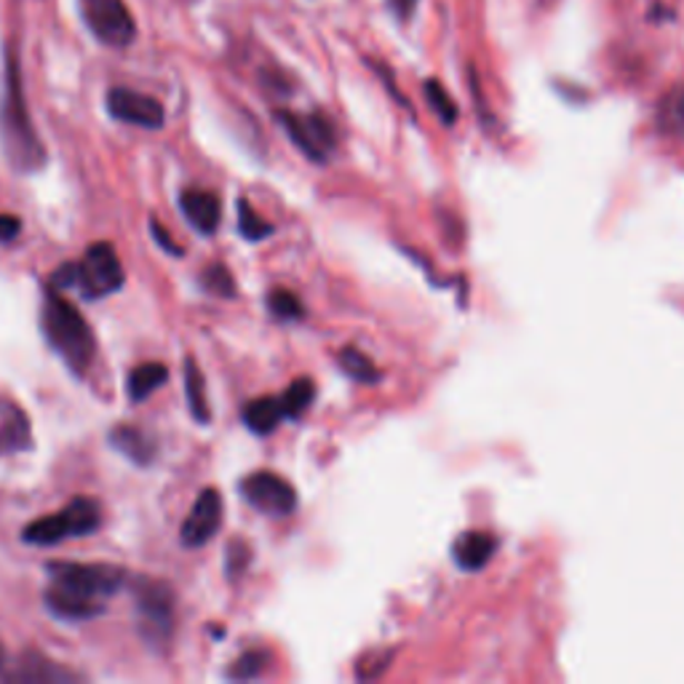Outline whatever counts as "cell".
Here are the masks:
<instances>
[{
  "instance_id": "1",
  "label": "cell",
  "mask_w": 684,
  "mask_h": 684,
  "mask_svg": "<svg viewBox=\"0 0 684 684\" xmlns=\"http://www.w3.org/2000/svg\"><path fill=\"white\" fill-rule=\"evenodd\" d=\"M41 327L46 340L57 350V356L62 358L76 375H86L97 356L95 331L86 324L81 310L62 295V289L51 287V284L46 287Z\"/></svg>"
},
{
  "instance_id": "2",
  "label": "cell",
  "mask_w": 684,
  "mask_h": 684,
  "mask_svg": "<svg viewBox=\"0 0 684 684\" xmlns=\"http://www.w3.org/2000/svg\"><path fill=\"white\" fill-rule=\"evenodd\" d=\"M0 135L9 161L19 171H36L46 163L43 142L36 135V126L30 121L28 102H24L22 76H19L17 59L9 54V70H6V99L3 116H0Z\"/></svg>"
},
{
  "instance_id": "3",
  "label": "cell",
  "mask_w": 684,
  "mask_h": 684,
  "mask_svg": "<svg viewBox=\"0 0 684 684\" xmlns=\"http://www.w3.org/2000/svg\"><path fill=\"white\" fill-rule=\"evenodd\" d=\"M99 524H102L99 503L91 500V497H76L59 514L28 524L22 529V541L30 543V546H57V543L70 541V537H86L97 533Z\"/></svg>"
},
{
  "instance_id": "4",
  "label": "cell",
  "mask_w": 684,
  "mask_h": 684,
  "mask_svg": "<svg viewBox=\"0 0 684 684\" xmlns=\"http://www.w3.org/2000/svg\"><path fill=\"white\" fill-rule=\"evenodd\" d=\"M135 599L139 631L150 647L163 650L175 636V594L161 581L152 577H139L135 581Z\"/></svg>"
},
{
  "instance_id": "5",
  "label": "cell",
  "mask_w": 684,
  "mask_h": 684,
  "mask_svg": "<svg viewBox=\"0 0 684 684\" xmlns=\"http://www.w3.org/2000/svg\"><path fill=\"white\" fill-rule=\"evenodd\" d=\"M49 575L54 586H62L72 591V594L89 596V599L105 602L108 596L118 594L129 575L121 567H112V564H68V562H54L49 564Z\"/></svg>"
},
{
  "instance_id": "6",
  "label": "cell",
  "mask_w": 684,
  "mask_h": 684,
  "mask_svg": "<svg viewBox=\"0 0 684 684\" xmlns=\"http://www.w3.org/2000/svg\"><path fill=\"white\" fill-rule=\"evenodd\" d=\"M123 265L110 244H95L76 265V289L86 300H99L123 287Z\"/></svg>"
},
{
  "instance_id": "7",
  "label": "cell",
  "mask_w": 684,
  "mask_h": 684,
  "mask_svg": "<svg viewBox=\"0 0 684 684\" xmlns=\"http://www.w3.org/2000/svg\"><path fill=\"white\" fill-rule=\"evenodd\" d=\"M78 3H81L83 22L95 32L97 41L112 49H126L135 43L137 22L123 0H78Z\"/></svg>"
},
{
  "instance_id": "8",
  "label": "cell",
  "mask_w": 684,
  "mask_h": 684,
  "mask_svg": "<svg viewBox=\"0 0 684 684\" xmlns=\"http://www.w3.org/2000/svg\"><path fill=\"white\" fill-rule=\"evenodd\" d=\"M241 495L251 508L268 516H289L297 508V493L287 479L270 470H257L241 482Z\"/></svg>"
},
{
  "instance_id": "9",
  "label": "cell",
  "mask_w": 684,
  "mask_h": 684,
  "mask_svg": "<svg viewBox=\"0 0 684 684\" xmlns=\"http://www.w3.org/2000/svg\"><path fill=\"white\" fill-rule=\"evenodd\" d=\"M278 121H281L291 142L300 148L310 161H327V156L335 150V129L324 116L310 112V116H297V112H278Z\"/></svg>"
},
{
  "instance_id": "10",
  "label": "cell",
  "mask_w": 684,
  "mask_h": 684,
  "mask_svg": "<svg viewBox=\"0 0 684 684\" xmlns=\"http://www.w3.org/2000/svg\"><path fill=\"white\" fill-rule=\"evenodd\" d=\"M108 112L116 121L142 126V129H161L166 123V110L156 97L139 95L131 89H110Z\"/></svg>"
},
{
  "instance_id": "11",
  "label": "cell",
  "mask_w": 684,
  "mask_h": 684,
  "mask_svg": "<svg viewBox=\"0 0 684 684\" xmlns=\"http://www.w3.org/2000/svg\"><path fill=\"white\" fill-rule=\"evenodd\" d=\"M222 527V495L219 489L209 487L198 495L196 506L188 514V519L182 524V546L188 548H201L211 541Z\"/></svg>"
},
{
  "instance_id": "12",
  "label": "cell",
  "mask_w": 684,
  "mask_h": 684,
  "mask_svg": "<svg viewBox=\"0 0 684 684\" xmlns=\"http://www.w3.org/2000/svg\"><path fill=\"white\" fill-rule=\"evenodd\" d=\"M179 209L201 236H215L222 222V204L211 190H185L179 196Z\"/></svg>"
},
{
  "instance_id": "13",
  "label": "cell",
  "mask_w": 684,
  "mask_h": 684,
  "mask_svg": "<svg viewBox=\"0 0 684 684\" xmlns=\"http://www.w3.org/2000/svg\"><path fill=\"white\" fill-rule=\"evenodd\" d=\"M43 602L51 615L62 617V621H70V623L91 621V617L105 613V602L89 599V596H81V594H72V591L54 586V583H51L49 591L43 594Z\"/></svg>"
},
{
  "instance_id": "14",
  "label": "cell",
  "mask_w": 684,
  "mask_h": 684,
  "mask_svg": "<svg viewBox=\"0 0 684 684\" xmlns=\"http://www.w3.org/2000/svg\"><path fill=\"white\" fill-rule=\"evenodd\" d=\"M497 551V537L489 533H479V529H470V533L460 535L452 546V556H455L457 567L476 573V569L487 567L489 559Z\"/></svg>"
},
{
  "instance_id": "15",
  "label": "cell",
  "mask_w": 684,
  "mask_h": 684,
  "mask_svg": "<svg viewBox=\"0 0 684 684\" xmlns=\"http://www.w3.org/2000/svg\"><path fill=\"white\" fill-rule=\"evenodd\" d=\"M32 444L30 420L17 404L0 398V455L22 452Z\"/></svg>"
},
{
  "instance_id": "16",
  "label": "cell",
  "mask_w": 684,
  "mask_h": 684,
  "mask_svg": "<svg viewBox=\"0 0 684 684\" xmlns=\"http://www.w3.org/2000/svg\"><path fill=\"white\" fill-rule=\"evenodd\" d=\"M110 444L137 466H148L156 457V442L137 425H116L110 434Z\"/></svg>"
},
{
  "instance_id": "17",
  "label": "cell",
  "mask_w": 684,
  "mask_h": 684,
  "mask_svg": "<svg viewBox=\"0 0 684 684\" xmlns=\"http://www.w3.org/2000/svg\"><path fill=\"white\" fill-rule=\"evenodd\" d=\"M3 680L11 682H70L76 680V674H70L68 668H59L54 661L41 655H24L17 663L14 671H3Z\"/></svg>"
},
{
  "instance_id": "18",
  "label": "cell",
  "mask_w": 684,
  "mask_h": 684,
  "mask_svg": "<svg viewBox=\"0 0 684 684\" xmlns=\"http://www.w3.org/2000/svg\"><path fill=\"white\" fill-rule=\"evenodd\" d=\"M284 417H287L284 415V404L281 398L276 396L255 398V402H249L247 407H244V423H247V428L257 436L274 434Z\"/></svg>"
},
{
  "instance_id": "19",
  "label": "cell",
  "mask_w": 684,
  "mask_h": 684,
  "mask_svg": "<svg viewBox=\"0 0 684 684\" xmlns=\"http://www.w3.org/2000/svg\"><path fill=\"white\" fill-rule=\"evenodd\" d=\"M166 380H169V369H166L163 364H139V367L131 369L129 380H126V394H129L131 402H145V398L156 394Z\"/></svg>"
},
{
  "instance_id": "20",
  "label": "cell",
  "mask_w": 684,
  "mask_h": 684,
  "mask_svg": "<svg viewBox=\"0 0 684 684\" xmlns=\"http://www.w3.org/2000/svg\"><path fill=\"white\" fill-rule=\"evenodd\" d=\"M185 396H188L192 420L201 425L209 423L211 409H209V398H206V380L204 371L198 369L196 358H188V361H185Z\"/></svg>"
},
{
  "instance_id": "21",
  "label": "cell",
  "mask_w": 684,
  "mask_h": 684,
  "mask_svg": "<svg viewBox=\"0 0 684 684\" xmlns=\"http://www.w3.org/2000/svg\"><path fill=\"white\" fill-rule=\"evenodd\" d=\"M655 123L657 129L666 131V135L684 131V86H674V89L657 102Z\"/></svg>"
},
{
  "instance_id": "22",
  "label": "cell",
  "mask_w": 684,
  "mask_h": 684,
  "mask_svg": "<svg viewBox=\"0 0 684 684\" xmlns=\"http://www.w3.org/2000/svg\"><path fill=\"white\" fill-rule=\"evenodd\" d=\"M340 367L345 375L354 377L356 383L371 385L380 380V369L375 367V361H371L369 356H364L358 348H354V345H348V348L340 350Z\"/></svg>"
},
{
  "instance_id": "23",
  "label": "cell",
  "mask_w": 684,
  "mask_h": 684,
  "mask_svg": "<svg viewBox=\"0 0 684 684\" xmlns=\"http://www.w3.org/2000/svg\"><path fill=\"white\" fill-rule=\"evenodd\" d=\"M314 396H316V385L314 380H308V377H300V380H295L287 388V394L281 396V404H284V415L287 417H300L305 409L314 404Z\"/></svg>"
},
{
  "instance_id": "24",
  "label": "cell",
  "mask_w": 684,
  "mask_h": 684,
  "mask_svg": "<svg viewBox=\"0 0 684 684\" xmlns=\"http://www.w3.org/2000/svg\"><path fill=\"white\" fill-rule=\"evenodd\" d=\"M238 230H241V236L247 238V241H262V238L274 234V225L265 222V219L251 209L247 198H241V201H238Z\"/></svg>"
},
{
  "instance_id": "25",
  "label": "cell",
  "mask_w": 684,
  "mask_h": 684,
  "mask_svg": "<svg viewBox=\"0 0 684 684\" xmlns=\"http://www.w3.org/2000/svg\"><path fill=\"white\" fill-rule=\"evenodd\" d=\"M425 99H428L430 110L436 112L438 121L447 123V126H452V123L457 121L455 102H452V97L447 95V89H444V86L438 83V81H434V78H430V81H425Z\"/></svg>"
},
{
  "instance_id": "26",
  "label": "cell",
  "mask_w": 684,
  "mask_h": 684,
  "mask_svg": "<svg viewBox=\"0 0 684 684\" xmlns=\"http://www.w3.org/2000/svg\"><path fill=\"white\" fill-rule=\"evenodd\" d=\"M268 308L270 314L276 318H281V321H295V318L305 316L303 303L297 300V295H291L289 289H274L268 295Z\"/></svg>"
},
{
  "instance_id": "27",
  "label": "cell",
  "mask_w": 684,
  "mask_h": 684,
  "mask_svg": "<svg viewBox=\"0 0 684 684\" xmlns=\"http://www.w3.org/2000/svg\"><path fill=\"white\" fill-rule=\"evenodd\" d=\"M201 284L206 287V291H211V295H217V297H234L236 295L234 276H230V270L219 262L209 265V268L204 270Z\"/></svg>"
},
{
  "instance_id": "28",
  "label": "cell",
  "mask_w": 684,
  "mask_h": 684,
  "mask_svg": "<svg viewBox=\"0 0 684 684\" xmlns=\"http://www.w3.org/2000/svg\"><path fill=\"white\" fill-rule=\"evenodd\" d=\"M265 666H268V655L262 653V650H251V653H244L238 661L234 663V668L228 671L230 680H257V676L262 674Z\"/></svg>"
},
{
  "instance_id": "29",
  "label": "cell",
  "mask_w": 684,
  "mask_h": 684,
  "mask_svg": "<svg viewBox=\"0 0 684 684\" xmlns=\"http://www.w3.org/2000/svg\"><path fill=\"white\" fill-rule=\"evenodd\" d=\"M22 230V222L11 215H0V241H14Z\"/></svg>"
},
{
  "instance_id": "30",
  "label": "cell",
  "mask_w": 684,
  "mask_h": 684,
  "mask_svg": "<svg viewBox=\"0 0 684 684\" xmlns=\"http://www.w3.org/2000/svg\"><path fill=\"white\" fill-rule=\"evenodd\" d=\"M150 230H152V236H156V241L161 244V247L166 249V251H171V255H177V257H182V247H177L175 241H171L169 236H166V230L161 228V225L156 222V219H152L150 222Z\"/></svg>"
},
{
  "instance_id": "31",
  "label": "cell",
  "mask_w": 684,
  "mask_h": 684,
  "mask_svg": "<svg viewBox=\"0 0 684 684\" xmlns=\"http://www.w3.org/2000/svg\"><path fill=\"white\" fill-rule=\"evenodd\" d=\"M390 9L402 19H409L412 11L417 9V0H390Z\"/></svg>"
},
{
  "instance_id": "32",
  "label": "cell",
  "mask_w": 684,
  "mask_h": 684,
  "mask_svg": "<svg viewBox=\"0 0 684 684\" xmlns=\"http://www.w3.org/2000/svg\"><path fill=\"white\" fill-rule=\"evenodd\" d=\"M6 671V653H3V647H0V674H3Z\"/></svg>"
}]
</instances>
